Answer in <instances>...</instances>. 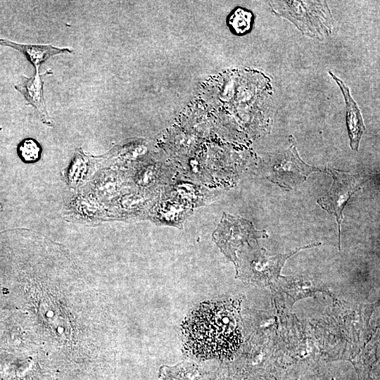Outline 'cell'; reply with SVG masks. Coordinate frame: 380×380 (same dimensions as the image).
Returning <instances> with one entry per match:
<instances>
[{
    "label": "cell",
    "instance_id": "cell-4",
    "mask_svg": "<svg viewBox=\"0 0 380 380\" xmlns=\"http://www.w3.org/2000/svg\"><path fill=\"white\" fill-rule=\"evenodd\" d=\"M333 177V184L327 193L317 200V203L327 212L335 216L338 229V248L341 250V223L343 210L348 199L368 179L361 175H350L348 172L328 169Z\"/></svg>",
    "mask_w": 380,
    "mask_h": 380
},
{
    "label": "cell",
    "instance_id": "cell-13",
    "mask_svg": "<svg viewBox=\"0 0 380 380\" xmlns=\"http://www.w3.org/2000/svg\"><path fill=\"white\" fill-rule=\"evenodd\" d=\"M18 153L24 162H35L40 157L41 147L35 140L26 139L18 145Z\"/></svg>",
    "mask_w": 380,
    "mask_h": 380
},
{
    "label": "cell",
    "instance_id": "cell-14",
    "mask_svg": "<svg viewBox=\"0 0 380 380\" xmlns=\"http://www.w3.org/2000/svg\"><path fill=\"white\" fill-rule=\"evenodd\" d=\"M3 210L2 204L0 203V212Z\"/></svg>",
    "mask_w": 380,
    "mask_h": 380
},
{
    "label": "cell",
    "instance_id": "cell-5",
    "mask_svg": "<svg viewBox=\"0 0 380 380\" xmlns=\"http://www.w3.org/2000/svg\"><path fill=\"white\" fill-rule=\"evenodd\" d=\"M214 236L223 253L234 262L236 269L237 267L236 252L239 248L251 239L268 236L265 230L255 229L251 222L227 214H224Z\"/></svg>",
    "mask_w": 380,
    "mask_h": 380
},
{
    "label": "cell",
    "instance_id": "cell-8",
    "mask_svg": "<svg viewBox=\"0 0 380 380\" xmlns=\"http://www.w3.org/2000/svg\"><path fill=\"white\" fill-rule=\"evenodd\" d=\"M51 70H47L44 73L40 74L36 71L35 75L31 77L22 76L20 82L15 85V88L21 93L27 101V103L34 107L41 120L46 125L51 126L52 122L49 116L45 106L43 85L44 75L51 74Z\"/></svg>",
    "mask_w": 380,
    "mask_h": 380
},
{
    "label": "cell",
    "instance_id": "cell-7",
    "mask_svg": "<svg viewBox=\"0 0 380 380\" xmlns=\"http://www.w3.org/2000/svg\"><path fill=\"white\" fill-rule=\"evenodd\" d=\"M272 290L283 303L292 305L298 300L326 291V288L322 282L305 277L281 276Z\"/></svg>",
    "mask_w": 380,
    "mask_h": 380
},
{
    "label": "cell",
    "instance_id": "cell-10",
    "mask_svg": "<svg viewBox=\"0 0 380 380\" xmlns=\"http://www.w3.org/2000/svg\"><path fill=\"white\" fill-rule=\"evenodd\" d=\"M0 45L11 47L24 53L35 67L36 71H39L40 65L49 58L58 54L72 52L68 48H60L51 44H19L2 37H0Z\"/></svg>",
    "mask_w": 380,
    "mask_h": 380
},
{
    "label": "cell",
    "instance_id": "cell-2",
    "mask_svg": "<svg viewBox=\"0 0 380 380\" xmlns=\"http://www.w3.org/2000/svg\"><path fill=\"white\" fill-rule=\"evenodd\" d=\"M274 4L275 13L293 23L305 17L298 27L305 34L322 36L331 30V17L325 1H276Z\"/></svg>",
    "mask_w": 380,
    "mask_h": 380
},
{
    "label": "cell",
    "instance_id": "cell-6",
    "mask_svg": "<svg viewBox=\"0 0 380 380\" xmlns=\"http://www.w3.org/2000/svg\"><path fill=\"white\" fill-rule=\"evenodd\" d=\"M289 149L279 155L269 170L267 178L285 190H291L297 184L305 181L313 172L322 169L310 166L299 157L293 139Z\"/></svg>",
    "mask_w": 380,
    "mask_h": 380
},
{
    "label": "cell",
    "instance_id": "cell-15",
    "mask_svg": "<svg viewBox=\"0 0 380 380\" xmlns=\"http://www.w3.org/2000/svg\"><path fill=\"white\" fill-rule=\"evenodd\" d=\"M331 380H334V379H332Z\"/></svg>",
    "mask_w": 380,
    "mask_h": 380
},
{
    "label": "cell",
    "instance_id": "cell-11",
    "mask_svg": "<svg viewBox=\"0 0 380 380\" xmlns=\"http://www.w3.org/2000/svg\"><path fill=\"white\" fill-rule=\"evenodd\" d=\"M202 372L198 365L182 362L174 366L163 365L159 369V376L163 380H199Z\"/></svg>",
    "mask_w": 380,
    "mask_h": 380
},
{
    "label": "cell",
    "instance_id": "cell-1",
    "mask_svg": "<svg viewBox=\"0 0 380 380\" xmlns=\"http://www.w3.org/2000/svg\"><path fill=\"white\" fill-rule=\"evenodd\" d=\"M238 303L207 302L200 305L182 326L186 350L200 358H227L241 343Z\"/></svg>",
    "mask_w": 380,
    "mask_h": 380
},
{
    "label": "cell",
    "instance_id": "cell-12",
    "mask_svg": "<svg viewBox=\"0 0 380 380\" xmlns=\"http://www.w3.org/2000/svg\"><path fill=\"white\" fill-rule=\"evenodd\" d=\"M253 14L245 9L239 8L232 13L229 24L237 34H244L251 29Z\"/></svg>",
    "mask_w": 380,
    "mask_h": 380
},
{
    "label": "cell",
    "instance_id": "cell-9",
    "mask_svg": "<svg viewBox=\"0 0 380 380\" xmlns=\"http://www.w3.org/2000/svg\"><path fill=\"white\" fill-rule=\"evenodd\" d=\"M331 76L340 87L345 99L346 109V124L350 137V145L353 150L357 151L359 143L365 127L360 109L353 99L350 89L346 86L342 80L336 77L331 72H329Z\"/></svg>",
    "mask_w": 380,
    "mask_h": 380
},
{
    "label": "cell",
    "instance_id": "cell-3",
    "mask_svg": "<svg viewBox=\"0 0 380 380\" xmlns=\"http://www.w3.org/2000/svg\"><path fill=\"white\" fill-rule=\"evenodd\" d=\"M320 244V242H315L299 247L289 253L274 256L267 255L263 248L257 249L245 260L241 268V277L258 286H269L272 289L281 276L280 272L287 259L300 250Z\"/></svg>",
    "mask_w": 380,
    "mask_h": 380
}]
</instances>
